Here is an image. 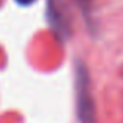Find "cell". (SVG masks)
<instances>
[{
	"mask_svg": "<svg viewBox=\"0 0 123 123\" xmlns=\"http://www.w3.org/2000/svg\"><path fill=\"white\" fill-rule=\"evenodd\" d=\"M75 93H76V115L80 123H95V103H93L90 78L86 67L78 64L75 69Z\"/></svg>",
	"mask_w": 123,
	"mask_h": 123,
	"instance_id": "cell-1",
	"label": "cell"
},
{
	"mask_svg": "<svg viewBox=\"0 0 123 123\" xmlns=\"http://www.w3.org/2000/svg\"><path fill=\"white\" fill-rule=\"evenodd\" d=\"M47 17L56 34L66 37L70 33L69 9L62 3V0H48L47 2Z\"/></svg>",
	"mask_w": 123,
	"mask_h": 123,
	"instance_id": "cell-2",
	"label": "cell"
},
{
	"mask_svg": "<svg viewBox=\"0 0 123 123\" xmlns=\"http://www.w3.org/2000/svg\"><path fill=\"white\" fill-rule=\"evenodd\" d=\"M16 2H17L19 5H31V3L36 2V0H16Z\"/></svg>",
	"mask_w": 123,
	"mask_h": 123,
	"instance_id": "cell-3",
	"label": "cell"
}]
</instances>
